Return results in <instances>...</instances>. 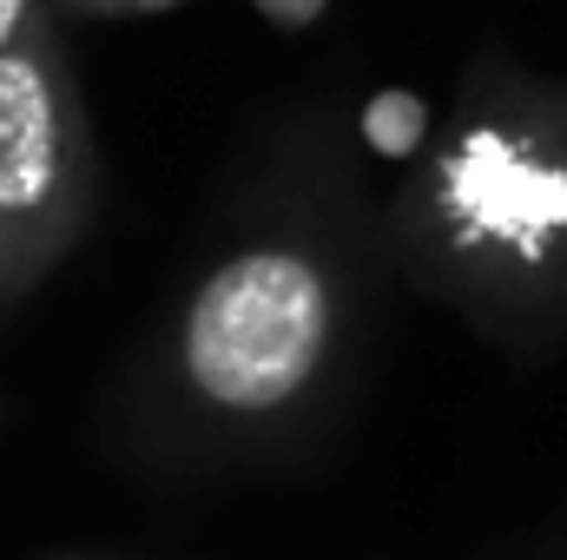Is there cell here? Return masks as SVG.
<instances>
[{
  "label": "cell",
  "mask_w": 567,
  "mask_h": 560,
  "mask_svg": "<svg viewBox=\"0 0 567 560\" xmlns=\"http://www.w3.org/2000/svg\"><path fill=\"white\" fill-rule=\"evenodd\" d=\"M265 13H278V20H303V13H317V0H258Z\"/></svg>",
  "instance_id": "6"
},
{
  "label": "cell",
  "mask_w": 567,
  "mask_h": 560,
  "mask_svg": "<svg viewBox=\"0 0 567 560\" xmlns=\"http://www.w3.org/2000/svg\"><path fill=\"white\" fill-rule=\"evenodd\" d=\"M40 7H47V0H0V53H7L13 40H20V27H27V20H33Z\"/></svg>",
  "instance_id": "5"
},
{
  "label": "cell",
  "mask_w": 567,
  "mask_h": 560,
  "mask_svg": "<svg viewBox=\"0 0 567 560\" xmlns=\"http://www.w3.org/2000/svg\"><path fill=\"white\" fill-rule=\"evenodd\" d=\"M7 303H13V297H7V283H0V310H7Z\"/></svg>",
  "instance_id": "7"
},
{
  "label": "cell",
  "mask_w": 567,
  "mask_h": 560,
  "mask_svg": "<svg viewBox=\"0 0 567 560\" xmlns=\"http://www.w3.org/2000/svg\"><path fill=\"white\" fill-rule=\"evenodd\" d=\"M423 297L535 356L567 336V80L482 53L383 211Z\"/></svg>",
  "instance_id": "2"
},
{
  "label": "cell",
  "mask_w": 567,
  "mask_h": 560,
  "mask_svg": "<svg viewBox=\"0 0 567 560\" xmlns=\"http://www.w3.org/2000/svg\"><path fill=\"white\" fill-rule=\"evenodd\" d=\"M100 205V152L66 53L60 7L47 0L0 53V283L20 303L86 238Z\"/></svg>",
  "instance_id": "3"
},
{
  "label": "cell",
  "mask_w": 567,
  "mask_h": 560,
  "mask_svg": "<svg viewBox=\"0 0 567 560\" xmlns=\"http://www.w3.org/2000/svg\"><path fill=\"white\" fill-rule=\"evenodd\" d=\"M363 310L370 251L350 178L290 165L152 330L113 442L152 468L278 462L337 416Z\"/></svg>",
  "instance_id": "1"
},
{
  "label": "cell",
  "mask_w": 567,
  "mask_h": 560,
  "mask_svg": "<svg viewBox=\"0 0 567 560\" xmlns=\"http://www.w3.org/2000/svg\"><path fill=\"white\" fill-rule=\"evenodd\" d=\"M60 13H93V20H120V13H165L185 0H53Z\"/></svg>",
  "instance_id": "4"
}]
</instances>
